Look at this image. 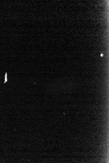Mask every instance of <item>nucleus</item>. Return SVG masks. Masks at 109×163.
<instances>
[{
	"label": "nucleus",
	"mask_w": 109,
	"mask_h": 163,
	"mask_svg": "<svg viewBox=\"0 0 109 163\" xmlns=\"http://www.w3.org/2000/svg\"><path fill=\"white\" fill-rule=\"evenodd\" d=\"M103 54L101 55V57H103Z\"/></svg>",
	"instance_id": "1"
}]
</instances>
